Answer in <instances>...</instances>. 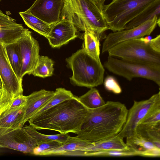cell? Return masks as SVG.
I'll list each match as a JSON object with an SVG mask.
<instances>
[{
    "label": "cell",
    "mask_w": 160,
    "mask_h": 160,
    "mask_svg": "<svg viewBox=\"0 0 160 160\" xmlns=\"http://www.w3.org/2000/svg\"><path fill=\"white\" fill-rule=\"evenodd\" d=\"M128 112L124 104L112 101H108L98 108L88 109L76 137L90 142L113 137L121 131Z\"/></svg>",
    "instance_id": "1"
},
{
    "label": "cell",
    "mask_w": 160,
    "mask_h": 160,
    "mask_svg": "<svg viewBox=\"0 0 160 160\" xmlns=\"http://www.w3.org/2000/svg\"><path fill=\"white\" fill-rule=\"evenodd\" d=\"M88 111L78 97L75 96L32 116L28 122L29 125L37 130L46 129L62 134H77Z\"/></svg>",
    "instance_id": "2"
},
{
    "label": "cell",
    "mask_w": 160,
    "mask_h": 160,
    "mask_svg": "<svg viewBox=\"0 0 160 160\" xmlns=\"http://www.w3.org/2000/svg\"><path fill=\"white\" fill-rule=\"evenodd\" d=\"M61 19L71 22L77 29L89 30L101 38L108 27L101 10L92 0H63Z\"/></svg>",
    "instance_id": "3"
},
{
    "label": "cell",
    "mask_w": 160,
    "mask_h": 160,
    "mask_svg": "<svg viewBox=\"0 0 160 160\" xmlns=\"http://www.w3.org/2000/svg\"><path fill=\"white\" fill-rule=\"evenodd\" d=\"M66 61L67 66L72 71L70 80L73 85L90 88L103 83V66L101 62L90 57L83 48L67 58Z\"/></svg>",
    "instance_id": "4"
},
{
    "label": "cell",
    "mask_w": 160,
    "mask_h": 160,
    "mask_svg": "<svg viewBox=\"0 0 160 160\" xmlns=\"http://www.w3.org/2000/svg\"><path fill=\"white\" fill-rule=\"evenodd\" d=\"M158 0H112L104 5L102 12L108 27L113 32L125 28L126 25Z\"/></svg>",
    "instance_id": "5"
},
{
    "label": "cell",
    "mask_w": 160,
    "mask_h": 160,
    "mask_svg": "<svg viewBox=\"0 0 160 160\" xmlns=\"http://www.w3.org/2000/svg\"><path fill=\"white\" fill-rule=\"evenodd\" d=\"M109 56L132 62L160 66V53L153 50L149 43L139 38L120 43L108 52Z\"/></svg>",
    "instance_id": "6"
},
{
    "label": "cell",
    "mask_w": 160,
    "mask_h": 160,
    "mask_svg": "<svg viewBox=\"0 0 160 160\" xmlns=\"http://www.w3.org/2000/svg\"><path fill=\"white\" fill-rule=\"evenodd\" d=\"M103 67L110 72L130 81L135 78L151 80L160 86V66L139 63L109 56Z\"/></svg>",
    "instance_id": "7"
},
{
    "label": "cell",
    "mask_w": 160,
    "mask_h": 160,
    "mask_svg": "<svg viewBox=\"0 0 160 160\" xmlns=\"http://www.w3.org/2000/svg\"><path fill=\"white\" fill-rule=\"evenodd\" d=\"M158 108H160V91L147 99L134 100L132 106L128 110L126 121L118 135L124 138L136 135V128L140 121L149 112Z\"/></svg>",
    "instance_id": "8"
},
{
    "label": "cell",
    "mask_w": 160,
    "mask_h": 160,
    "mask_svg": "<svg viewBox=\"0 0 160 160\" xmlns=\"http://www.w3.org/2000/svg\"><path fill=\"white\" fill-rule=\"evenodd\" d=\"M160 18L155 17L133 28L109 33L103 42L102 53L107 52L112 47L123 42L150 35L157 24L160 26Z\"/></svg>",
    "instance_id": "9"
},
{
    "label": "cell",
    "mask_w": 160,
    "mask_h": 160,
    "mask_svg": "<svg viewBox=\"0 0 160 160\" xmlns=\"http://www.w3.org/2000/svg\"><path fill=\"white\" fill-rule=\"evenodd\" d=\"M31 33L26 28L24 34L18 41L22 59L21 77L22 79L26 74H32L40 56L38 42L32 36Z\"/></svg>",
    "instance_id": "10"
},
{
    "label": "cell",
    "mask_w": 160,
    "mask_h": 160,
    "mask_svg": "<svg viewBox=\"0 0 160 160\" xmlns=\"http://www.w3.org/2000/svg\"><path fill=\"white\" fill-rule=\"evenodd\" d=\"M0 145L25 153L32 154L36 145L22 127L17 129H0Z\"/></svg>",
    "instance_id": "11"
},
{
    "label": "cell",
    "mask_w": 160,
    "mask_h": 160,
    "mask_svg": "<svg viewBox=\"0 0 160 160\" xmlns=\"http://www.w3.org/2000/svg\"><path fill=\"white\" fill-rule=\"evenodd\" d=\"M64 4L63 0H36L26 11L50 25L59 22Z\"/></svg>",
    "instance_id": "12"
},
{
    "label": "cell",
    "mask_w": 160,
    "mask_h": 160,
    "mask_svg": "<svg viewBox=\"0 0 160 160\" xmlns=\"http://www.w3.org/2000/svg\"><path fill=\"white\" fill-rule=\"evenodd\" d=\"M5 45L0 44V77L2 88L14 98L23 95L22 81L18 79L10 64Z\"/></svg>",
    "instance_id": "13"
},
{
    "label": "cell",
    "mask_w": 160,
    "mask_h": 160,
    "mask_svg": "<svg viewBox=\"0 0 160 160\" xmlns=\"http://www.w3.org/2000/svg\"><path fill=\"white\" fill-rule=\"evenodd\" d=\"M77 29L71 21L61 19L52 25L48 39L53 48H58L68 43L78 36Z\"/></svg>",
    "instance_id": "14"
},
{
    "label": "cell",
    "mask_w": 160,
    "mask_h": 160,
    "mask_svg": "<svg viewBox=\"0 0 160 160\" xmlns=\"http://www.w3.org/2000/svg\"><path fill=\"white\" fill-rule=\"evenodd\" d=\"M26 28L0 10V44L7 45L18 41Z\"/></svg>",
    "instance_id": "15"
},
{
    "label": "cell",
    "mask_w": 160,
    "mask_h": 160,
    "mask_svg": "<svg viewBox=\"0 0 160 160\" xmlns=\"http://www.w3.org/2000/svg\"><path fill=\"white\" fill-rule=\"evenodd\" d=\"M91 142L72 137L60 146L43 153L41 156H85V150Z\"/></svg>",
    "instance_id": "16"
},
{
    "label": "cell",
    "mask_w": 160,
    "mask_h": 160,
    "mask_svg": "<svg viewBox=\"0 0 160 160\" xmlns=\"http://www.w3.org/2000/svg\"><path fill=\"white\" fill-rule=\"evenodd\" d=\"M126 138V144L129 148L135 152L137 156L160 157V148L153 142L137 134Z\"/></svg>",
    "instance_id": "17"
},
{
    "label": "cell",
    "mask_w": 160,
    "mask_h": 160,
    "mask_svg": "<svg viewBox=\"0 0 160 160\" xmlns=\"http://www.w3.org/2000/svg\"><path fill=\"white\" fill-rule=\"evenodd\" d=\"M54 94V91L42 89L33 92L27 96V101L25 105L24 125L50 100Z\"/></svg>",
    "instance_id": "18"
},
{
    "label": "cell",
    "mask_w": 160,
    "mask_h": 160,
    "mask_svg": "<svg viewBox=\"0 0 160 160\" xmlns=\"http://www.w3.org/2000/svg\"><path fill=\"white\" fill-rule=\"evenodd\" d=\"M123 139L117 135L108 139L91 142L85 150V156H89L92 153L102 151L129 149Z\"/></svg>",
    "instance_id": "19"
},
{
    "label": "cell",
    "mask_w": 160,
    "mask_h": 160,
    "mask_svg": "<svg viewBox=\"0 0 160 160\" xmlns=\"http://www.w3.org/2000/svg\"><path fill=\"white\" fill-rule=\"evenodd\" d=\"M8 109L0 116V129H14L22 128L25 105Z\"/></svg>",
    "instance_id": "20"
},
{
    "label": "cell",
    "mask_w": 160,
    "mask_h": 160,
    "mask_svg": "<svg viewBox=\"0 0 160 160\" xmlns=\"http://www.w3.org/2000/svg\"><path fill=\"white\" fill-rule=\"evenodd\" d=\"M23 129L32 139L36 146L43 142L51 140H56L63 143L70 139L71 137L67 134L47 135L38 132L37 130L30 125H25Z\"/></svg>",
    "instance_id": "21"
},
{
    "label": "cell",
    "mask_w": 160,
    "mask_h": 160,
    "mask_svg": "<svg viewBox=\"0 0 160 160\" xmlns=\"http://www.w3.org/2000/svg\"><path fill=\"white\" fill-rule=\"evenodd\" d=\"M19 15L29 28L46 38L51 30L52 25L49 24L26 11L20 12Z\"/></svg>",
    "instance_id": "22"
},
{
    "label": "cell",
    "mask_w": 160,
    "mask_h": 160,
    "mask_svg": "<svg viewBox=\"0 0 160 160\" xmlns=\"http://www.w3.org/2000/svg\"><path fill=\"white\" fill-rule=\"evenodd\" d=\"M5 49L8 61L15 74L19 80L21 77L22 68V59L18 43L17 42L5 45Z\"/></svg>",
    "instance_id": "23"
},
{
    "label": "cell",
    "mask_w": 160,
    "mask_h": 160,
    "mask_svg": "<svg viewBox=\"0 0 160 160\" xmlns=\"http://www.w3.org/2000/svg\"><path fill=\"white\" fill-rule=\"evenodd\" d=\"M84 34V42L82 48L90 57L98 62L100 58L99 40L101 37L94 32L86 30Z\"/></svg>",
    "instance_id": "24"
},
{
    "label": "cell",
    "mask_w": 160,
    "mask_h": 160,
    "mask_svg": "<svg viewBox=\"0 0 160 160\" xmlns=\"http://www.w3.org/2000/svg\"><path fill=\"white\" fill-rule=\"evenodd\" d=\"M136 131L137 134L153 142L160 148V122L138 124Z\"/></svg>",
    "instance_id": "25"
},
{
    "label": "cell",
    "mask_w": 160,
    "mask_h": 160,
    "mask_svg": "<svg viewBox=\"0 0 160 160\" xmlns=\"http://www.w3.org/2000/svg\"><path fill=\"white\" fill-rule=\"evenodd\" d=\"M155 17L160 18V0L153 2L129 22L126 25L125 29L137 26Z\"/></svg>",
    "instance_id": "26"
},
{
    "label": "cell",
    "mask_w": 160,
    "mask_h": 160,
    "mask_svg": "<svg viewBox=\"0 0 160 160\" xmlns=\"http://www.w3.org/2000/svg\"><path fill=\"white\" fill-rule=\"evenodd\" d=\"M79 101L87 109H93L100 107L105 103L98 91L92 88L84 94L78 97Z\"/></svg>",
    "instance_id": "27"
},
{
    "label": "cell",
    "mask_w": 160,
    "mask_h": 160,
    "mask_svg": "<svg viewBox=\"0 0 160 160\" xmlns=\"http://www.w3.org/2000/svg\"><path fill=\"white\" fill-rule=\"evenodd\" d=\"M53 61L48 57L40 56L32 73L35 76L42 78L51 76L54 71Z\"/></svg>",
    "instance_id": "28"
},
{
    "label": "cell",
    "mask_w": 160,
    "mask_h": 160,
    "mask_svg": "<svg viewBox=\"0 0 160 160\" xmlns=\"http://www.w3.org/2000/svg\"><path fill=\"white\" fill-rule=\"evenodd\" d=\"M74 96L69 90L62 88H57L54 91V94L52 98L38 110L33 116L37 115L58 104L65 100L72 98Z\"/></svg>",
    "instance_id": "29"
},
{
    "label": "cell",
    "mask_w": 160,
    "mask_h": 160,
    "mask_svg": "<svg viewBox=\"0 0 160 160\" xmlns=\"http://www.w3.org/2000/svg\"><path fill=\"white\" fill-rule=\"evenodd\" d=\"M137 156L136 153L132 150L129 149L126 150H109L102 151L89 154V156L93 157H127Z\"/></svg>",
    "instance_id": "30"
},
{
    "label": "cell",
    "mask_w": 160,
    "mask_h": 160,
    "mask_svg": "<svg viewBox=\"0 0 160 160\" xmlns=\"http://www.w3.org/2000/svg\"><path fill=\"white\" fill-rule=\"evenodd\" d=\"M63 144L56 140H51L42 142L34 148L32 154L41 156L43 153L57 148Z\"/></svg>",
    "instance_id": "31"
},
{
    "label": "cell",
    "mask_w": 160,
    "mask_h": 160,
    "mask_svg": "<svg viewBox=\"0 0 160 160\" xmlns=\"http://www.w3.org/2000/svg\"><path fill=\"white\" fill-rule=\"evenodd\" d=\"M13 98L3 88H0V116L10 107Z\"/></svg>",
    "instance_id": "32"
},
{
    "label": "cell",
    "mask_w": 160,
    "mask_h": 160,
    "mask_svg": "<svg viewBox=\"0 0 160 160\" xmlns=\"http://www.w3.org/2000/svg\"><path fill=\"white\" fill-rule=\"evenodd\" d=\"M104 85L107 90L116 94L122 92V89L116 79L111 76H107L104 79Z\"/></svg>",
    "instance_id": "33"
},
{
    "label": "cell",
    "mask_w": 160,
    "mask_h": 160,
    "mask_svg": "<svg viewBox=\"0 0 160 160\" xmlns=\"http://www.w3.org/2000/svg\"><path fill=\"white\" fill-rule=\"evenodd\" d=\"M27 101V96L23 95L18 96L13 98L12 103L9 108L12 109L24 105Z\"/></svg>",
    "instance_id": "34"
},
{
    "label": "cell",
    "mask_w": 160,
    "mask_h": 160,
    "mask_svg": "<svg viewBox=\"0 0 160 160\" xmlns=\"http://www.w3.org/2000/svg\"><path fill=\"white\" fill-rule=\"evenodd\" d=\"M150 45L154 51L160 53V35L152 38L149 42Z\"/></svg>",
    "instance_id": "35"
},
{
    "label": "cell",
    "mask_w": 160,
    "mask_h": 160,
    "mask_svg": "<svg viewBox=\"0 0 160 160\" xmlns=\"http://www.w3.org/2000/svg\"><path fill=\"white\" fill-rule=\"evenodd\" d=\"M96 4L98 7L102 10L104 5V2L107 0H92Z\"/></svg>",
    "instance_id": "36"
},
{
    "label": "cell",
    "mask_w": 160,
    "mask_h": 160,
    "mask_svg": "<svg viewBox=\"0 0 160 160\" xmlns=\"http://www.w3.org/2000/svg\"><path fill=\"white\" fill-rule=\"evenodd\" d=\"M141 40L146 43H148L150 42L151 40L152 39L151 36H147L145 37H142L139 38Z\"/></svg>",
    "instance_id": "37"
},
{
    "label": "cell",
    "mask_w": 160,
    "mask_h": 160,
    "mask_svg": "<svg viewBox=\"0 0 160 160\" xmlns=\"http://www.w3.org/2000/svg\"><path fill=\"white\" fill-rule=\"evenodd\" d=\"M2 88V83L1 80V78L0 77V88Z\"/></svg>",
    "instance_id": "38"
},
{
    "label": "cell",
    "mask_w": 160,
    "mask_h": 160,
    "mask_svg": "<svg viewBox=\"0 0 160 160\" xmlns=\"http://www.w3.org/2000/svg\"><path fill=\"white\" fill-rule=\"evenodd\" d=\"M0 148H6L4 146L0 145Z\"/></svg>",
    "instance_id": "39"
},
{
    "label": "cell",
    "mask_w": 160,
    "mask_h": 160,
    "mask_svg": "<svg viewBox=\"0 0 160 160\" xmlns=\"http://www.w3.org/2000/svg\"><path fill=\"white\" fill-rule=\"evenodd\" d=\"M2 0H0V2L2 1Z\"/></svg>",
    "instance_id": "40"
}]
</instances>
